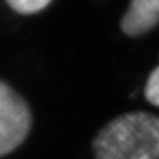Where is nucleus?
Listing matches in <instances>:
<instances>
[{"instance_id": "nucleus-2", "label": "nucleus", "mask_w": 159, "mask_h": 159, "mask_svg": "<svg viewBox=\"0 0 159 159\" xmlns=\"http://www.w3.org/2000/svg\"><path fill=\"white\" fill-rule=\"evenodd\" d=\"M31 124L32 115L25 101L0 81V158L25 142Z\"/></svg>"}, {"instance_id": "nucleus-1", "label": "nucleus", "mask_w": 159, "mask_h": 159, "mask_svg": "<svg viewBox=\"0 0 159 159\" xmlns=\"http://www.w3.org/2000/svg\"><path fill=\"white\" fill-rule=\"evenodd\" d=\"M92 147L95 159H159V116L119 115L97 133Z\"/></svg>"}, {"instance_id": "nucleus-3", "label": "nucleus", "mask_w": 159, "mask_h": 159, "mask_svg": "<svg viewBox=\"0 0 159 159\" xmlns=\"http://www.w3.org/2000/svg\"><path fill=\"white\" fill-rule=\"evenodd\" d=\"M159 22V0H132L120 27L128 35H138Z\"/></svg>"}, {"instance_id": "nucleus-5", "label": "nucleus", "mask_w": 159, "mask_h": 159, "mask_svg": "<svg viewBox=\"0 0 159 159\" xmlns=\"http://www.w3.org/2000/svg\"><path fill=\"white\" fill-rule=\"evenodd\" d=\"M144 94L150 104L159 107V66L156 67L149 75Z\"/></svg>"}, {"instance_id": "nucleus-4", "label": "nucleus", "mask_w": 159, "mask_h": 159, "mask_svg": "<svg viewBox=\"0 0 159 159\" xmlns=\"http://www.w3.org/2000/svg\"><path fill=\"white\" fill-rule=\"evenodd\" d=\"M7 2L18 12L29 15L44 9L51 0H7Z\"/></svg>"}]
</instances>
